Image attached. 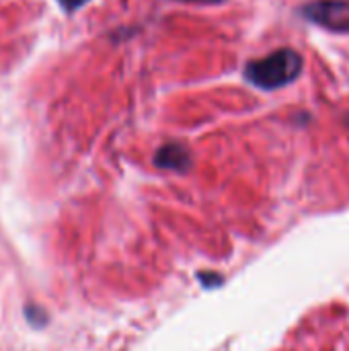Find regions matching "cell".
I'll list each match as a JSON object with an SVG mask.
<instances>
[{
  "mask_svg": "<svg viewBox=\"0 0 349 351\" xmlns=\"http://www.w3.org/2000/svg\"><path fill=\"white\" fill-rule=\"evenodd\" d=\"M300 12L327 31L349 33V0H315L304 4Z\"/></svg>",
  "mask_w": 349,
  "mask_h": 351,
  "instance_id": "cell-2",
  "label": "cell"
},
{
  "mask_svg": "<svg viewBox=\"0 0 349 351\" xmlns=\"http://www.w3.org/2000/svg\"><path fill=\"white\" fill-rule=\"evenodd\" d=\"M200 280L204 282L206 288H214V284H220V278L216 274H202Z\"/></svg>",
  "mask_w": 349,
  "mask_h": 351,
  "instance_id": "cell-5",
  "label": "cell"
},
{
  "mask_svg": "<svg viewBox=\"0 0 349 351\" xmlns=\"http://www.w3.org/2000/svg\"><path fill=\"white\" fill-rule=\"evenodd\" d=\"M177 2H195V4H216V2H224V0H177Z\"/></svg>",
  "mask_w": 349,
  "mask_h": 351,
  "instance_id": "cell-6",
  "label": "cell"
},
{
  "mask_svg": "<svg viewBox=\"0 0 349 351\" xmlns=\"http://www.w3.org/2000/svg\"><path fill=\"white\" fill-rule=\"evenodd\" d=\"M154 165L165 171H175V173H185L191 167V154L189 150L179 144V142H169L163 144L156 154H154Z\"/></svg>",
  "mask_w": 349,
  "mask_h": 351,
  "instance_id": "cell-3",
  "label": "cell"
},
{
  "mask_svg": "<svg viewBox=\"0 0 349 351\" xmlns=\"http://www.w3.org/2000/svg\"><path fill=\"white\" fill-rule=\"evenodd\" d=\"M302 74V56L296 49L284 47L265 58L251 60L245 66V80L263 90L288 86Z\"/></svg>",
  "mask_w": 349,
  "mask_h": 351,
  "instance_id": "cell-1",
  "label": "cell"
},
{
  "mask_svg": "<svg viewBox=\"0 0 349 351\" xmlns=\"http://www.w3.org/2000/svg\"><path fill=\"white\" fill-rule=\"evenodd\" d=\"M60 4H62V8L66 10V12H76L80 6H84L88 0H58Z\"/></svg>",
  "mask_w": 349,
  "mask_h": 351,
  "instance_id": "cell-4",
  "label": "cell"
}]
</instances>
